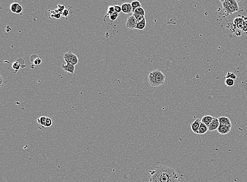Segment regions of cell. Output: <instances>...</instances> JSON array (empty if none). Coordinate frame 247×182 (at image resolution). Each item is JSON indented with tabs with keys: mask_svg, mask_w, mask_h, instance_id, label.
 I'll list each match as a JSON object with an SVG mask.
<instances>
[{
	"mask_svg": "<svg viewBox=\"0 0 247 182\" xmlns=\"http://www.w3.org/2000/svg\"><path fill=\"white\" fill-rule=\"evenodd\" d=\"M149 182H178V174L174 168L167 166H156L149 171Z\"/></svg>",
	"mask_w": 247,
	"mask_h": 182,
	"instance_id": "1",
	"label": "cell"
},
{
	"mask_svg": "<svg viewBox=\"0 0 247 182\" xmlns=\"http://www.w3.org/2000/svg\"><path fill=\"white\" fill-rule=\"evenodd\" d=\"M63 58L66 62H69L74 66L77 65L79 62L78 56L73 53H72L71 52H69L66 53L64 55Z\"/></svg>",
	"mask_w": 247,
	"mask_h": 182,
	"instance_id": "2",
	"label": "cell"
},
{
	"mask_svg": "<svg viewBox=\"0 0 247 182\" xmlns=\"http://www.w3.org/2000/svg\"><path fill=\"white\" fill-rule=\"evenodd\" d=\"M153 71L155 74L157 87H159L164 85L166 78L165 75L159 70H154Z\"/></svg>",
	"mask_w": 247,
	"mask_h": 182,
	"instance_id": "3",
	"label": "cell"
},
{
	"mask_svg": "<svg viewBox=\"0 0 247 182\" xmlns=\"http://www.w3.org/2000/svg\"><path fill=\"white\" fill-rule=\"evenodd\" d=\"M239 10V5L238 2L236 0H232V4L229 8L223 10L224 12L227 15H230L238 12Z\"/></svg>",
	"mask_w": 247,
	"mask_h": 182,
	"instance_id": "4",
	"label": "cell"
},
{
	"mask_svg": "<svg viewBox=\"0 0 247 182\" xmlns=\"http://www.w3.org/2000/svg\"><path fill=\"white\" fill-rule=\"evenodd\" d=\"M138 22L135 18V16L132 15L129 16L127 20L126 23V28H129L131 30H134L137 27Z\"/></svg>",
	"mask_w": 247,
	"mask_h": 182,
	"instance_id": "5",
	"label": "cell"
},
{
	"mask_svg": "<svg viewBox=\"0 0 247 182\" xmlns=\"http://www.w3.org/2000/svg\"><path fill=\"white\" fill-rule=\"evenodd\" d=\"M220 122L219 121L218 118H214V119L210 124L208 127L209 131H214L215 130H217L219 127L220 126Z\"/></svg>",
	"mask_w": 247,
	"mask_h": 182,
	"instance_id": "6",
	"label": "cell"
},
{
	"mask_svg": "<svg viewBox=\"0 0 247 182\" xmlns=\"http://www.w3.org/2000/svg\"><path fill=\"white\" fill-rule=\"evenodd\" d=\"M201 123V120L200 119H197L194 121L191 124V129L193 133L198 134V130L200 127Z\"/></svg>",
	"mask_w": 247,
	"mask_h": 182,
	"instance_id": "7",
	"label": "cell"
},
{
	"mask_svg": "<svg viewBox=\"0 0 247 182\" xmlns=\"http://www.w3.org/2000/svg\"><path fill=\"white\" fill-rule=\"evenodd\" d=\"M231 129V127L225 126V125H223V124H220L217 131L218 132V133H219L220 134L225 135V134L229 133V132H230Z\"/></svg>",
	"mask_w": 247,
	"mask_h": 182,
	"instance_id": "8",
	"label": "cell"
},
{
	"mask_svg": "<svg viewBox=\"0 0 247 182\" xmlns=\"http://www.w3.org/2000/svg\"><path fill=\"white\" fill-rule=\"evenodd\" d=\"M122 12L125 14H130L131 13H133L131 3H123L121 5Z\"/></svg>",
	"mask_w": 247,
	"mask_h": 182,
	"instance_id": "9",
	"label": "cell"
},
{
	"mask_svg": "<svg viewBox=\"0 0 247 182\" xmlns=\"http://www.w3.org/2000/svg\"><path fill=\"white\" fill-rule=\"evenodd\" d=\"M67 65H64L63 64L62 65V68L67 73H70L71 74H73L75 71V66L72 65L69 62H67Z\"/></svg>",
	"mask_w": 247,
	"mask_h": 182,
	"instance_id": "10",
	"label": "cell"
},
{
	"mask_svg": "<svg viewBox=\"0 0 247 182\" xmlns=\"http://www.w3.org/2000/svg\"><path fill=\"white\" fill-rule=\"evenodd\" d=\"M218 119L220 124L230 126L232 127V124L229 118L226 117H220L218 118Z\"/></svg>",
	"mask_w": 247,
	"mask_h": 182,
	"instance_id": "11",
	"label": "cell"
},
{
	"mask_svg": "<svg viewBox=\"0 0 247 182\" xmlns=\"http://www.w3.org/2000/svg\"><path fill=\"white\" fill-rule=\"evenodd\" d=\"M148 82L149 85L152 87H157L156 86V81H155V76L153 71H152L149 74L148 76Z\"/></svg>",
	"mask_w": 247,
	"mask_h": 182,
	"instance_id": "12",
	"label": "cell"
},
{
	"mask_svg": "<svg viewBox=\"0 0 247 182\" xmlns=\"http://www.w3.org/2000/svg\"><path fill=\"white\" fill-rule=\"evenodd\" d=\"M214 118L211 115H206L203 116L202 117L201 120V122L204 124H206V126L209 127L210 125V124L211 123V122L213 121V120L214 119Z\"/></svg>",
	"mask_w": 247,
	"mask_h": 182,
	"instance_id": "13",
	"label": "cell"
},
{
	"mask_svg": "<svg viewBox=\"0 0 247 182\" xmlns=\"http://www.w3.org/2000/svg\"><path fill=\"white\" fill-rule=\"evenodd\" d=\"M208 131H209L208 127L201 122L200 124V127L198 130V134H200V135L204 134L206 133Z\"/></svg>",
	"mask_w": 247,
	"mask_h": 182,
	"instance_id": "14",
	"label": "cell"
},
{
	"mask_svg": "<svg viewBox=\"0 0 247 182\" xmlns=\"http://www.w3.org/2000/svg\"><path fill=\"white\" fill-rule=\"evenodd\" d=\"M145 26H146V20L145 18L140 22L138 23L137 27L135 29L138 30H143L145 28Z\"/></svg>",
	"mask_w": 247,
	"mask_h": 182,
	"instance_id": "15",
	"label": "cell"
},
{
	"mask_svg": "<svg viewBox=\"0 0 247 182\" xmlns=\"http://www.w3.org/2000/svg\"><path fill=\"white\" fill-rule=\"evenodd\" d=\"M222 3L223 7V10L228 8L232 4V0H225V1H220Z\"/></svg>",
	"mask_w": 247,
	"mask_h": 182,
	"instance_id": "16",
	"label": "cell"
},
{
	"mask_svg": "<svg viewBox=\"0 0 247 182\" xmlns=\"http://www.w3.org/2000/svg\"><path fill=\"white\" fill-rule=\"evenodd\" d=\"M47 119V117L42 116V117H41L37 118V123H38L39 124H40L41 126H43V127H45Z\"/></svg>",
	"mask_w": 247,
	"mask_h": 182,
	"instance_id": "17",
	"label": "cell"
},
{
	"mask_svg": "<svg viewBox=\"0 0 247 182\" xmlns=\"http://www.w3.org/2000/svg\"><path fill=\"white\" fill-rule=\"evenodd\" d=\"M133 13H134L135 10L137 8H139L141 7V4L140 2L138 1H134L131 3Z\"/></svg>",
	"mask_w": 247,
	"mask_h": 182,
	"instance_id": "18",
	"label": "cell"
},
{
	"mask_svg": "<svg viewBox=\"0 0 247 182\" xmlns=\"http://www.w3.org/2000/svg\"><path fill=\"white\" fill-rule=\"evenodd\" d=\"M133 14L145 16V10L143 9V8L140 7V8H137V9L135 10V12L133 13Z\"/></svg>",
	"mask_w": 247,
	"mask_h": 182,
	"instance_id": "19",
	"label": "cell"
},
{
	"mask_svg": "<svg viewBox=\"0 0 247 182\" xmlns=\"http://www.w3.org/2000/svg\"><path fill=\"white\" fill-rule=\"evenodd\" d=\"M225 85L228 87H232L235 85V80L231 78H226L225 80Z\"/></svg>",
	"mask_w": 247,
	"mask_h": 182,
	"instance_id": "20",
	"label": "cell"
},
{
	"mask_svg": "<svg viewBox=\"0 0 247 182\" xmlns=\"http://www.w3.org/2000/svg\"><path fill=\"white\" fill-rule=\"evenodd\" d=\"M19 5H20V4L18 3H13L11 4L10 10L12 11V12L16 13L17 9L18 8Z\"/></svg>",
	"mask_w": 247,
	"mask_h": 182,
	"instance_id": "21",
	"label": "cell"
},
{
	"mask_svg": "<svg viewBox=\"0 0 247 182\" xmlns=\"http://www.w3.org/2000/svg\"><path fill=\"white\" fill-rule=\"evenodd\" d=\"M13 69H15V71H18L19 69H20L21 65L20 63H18V61H15L13 63L12 65Z\"/></svg>",
	"mask_w": 247,
	"mask_h": 182,
	"instance_id": "22",
	"label": "cell"
},
{
	"mask_svg": "<svg viewBox=\"0 0 247 182\" xmlns=\"http://www.w3.org/2000/svg\"><path fill=\"white\" fill-rule=\"evenodd\" d=\"M133 15L135 16V18L137 20L138 23L140 22L142 20H143L145 18V16H143V15H135V14H133Z\"/></svg>",
	"mask_w": 247,
	"mask_h": 182,
	"instance_id": "23",
	"label": "cell"
},
{
	"mask_svg": "<svg viewBox=\"0 0 247 182\" xmlns=\"http://www.w3.org/2000/svg\"><path fill=\"white\" fill-rule=\"evenodd\" d=\"M225 78H226H226H231V79H233V80H236V79H237V77H236V76L235 74L230 73V72H228V73L227 75H226V76L225 77Z\"/></svg>",
	"mask_w": 247,
	"mask_h": 182,
	"instance_id": "24",
	"label": "cell"
},
{
	"mask_svg": "<svg viewBox=\"0 0 247 182\" xmlns=\"http://www.w3.org/2000/svg\"><path fill=\"white\" fill-rule=\"evenodd\" d=\"M118 16V13L115 12L113 13L112 14H111L110 15H109V18L112 21H115L117 19Z\"/></svg>",
	"mask_w": 247,
	"mask_h": 182,
	"instance_id": "25",
	"label": "cell"
},
{
	"mask_svg": "<svg viewBox=\"0 0 247 182\" xmlns=\"http://www.w3.org/2000/svg\"><path fill=\"white\" fill-rule=\"evenodd\" d=\"M53 124L52 120L51 118L49 117H47V122H46V124H45V127H50Z\"/></svg>",
	"mask_w": 247,
	"mask_h": 182,
	"instance_id": "26",
	"label": "cell"
},
{
	"mask_svg": "<svg viewBox=\"0 0 247 182\" xmlns=\"http://www.w3.org/2000/svg\"><path fill=\"white\" fill-rule=\"evenodd\" d=\"M115 12V6H110L108 8V14L110 15L111 14H112L113 13Z\"/></svg>",
	"mask_w": 247,
	"mask_h": 182,
	"instance_id": "27",
	"label": "cell"
},
{
	"mask_svg": "<svg viewBox=\"0 0 247 182\" xmlns=\"http://www.w3.org/2000/svg\"><path fill=\"white\" fill-rule=\"evenodd\" d=\"M115 12L118 13V14H120V13L122 12V8L121 6H119V5H115Z\"/></svg>",
	"mask_w": 247,
	"mask_h": 182,
	"instance_id": "28",
	"label": "cell"
},
{
	"mask_svg": "<svg viewBox=\"0 0 247 182\" xmlns=\"http://www.w3.org/2000/svg\"><path fill=\"white\" fill-rule=\"evenodd\" d=\"M70 9H71V8H70L69 10L65 9V10L63 11V12L62 13V16H63L64 17H67L68 15H69V11L70 10Z\"/></svg>",
	"mask_w": 247,
	"mask_h": 182,
	"instance_id": "29",
	"label": "cell"
},
{
	"mask_svg": "<svg viewBox=\"0 0 247 182\" xmlns=\"http://www.w3.org/2000/svg\"><path fill=\"white\" fill-rule=\"evenodd\" d=\"M33 64L35 65H40L42 63V61L40 58H37L33 61Z\"/></svg>",
	"mask_w": 247,
	"mask_h": 182,
	"instance_id": "30",
	"label": "cell"
},
{
	"mask_svg": "<svg viewBox=\"0 0 247 182\" xmlns=\"http://www.w3.org/2000/svg\"><path fill=\"white\" fill-rule=\"evenodd\" d=\"M51 16V17H54V18H57V19H59V18H61V13H56L55 14H54V15H52Z\"/></svg>",
	"mask_w": 247,
	"mask_h": 182,
	"instance_id": "31",
	"label": "cell"
},
{
	"mask_svg": "<svg viewBox=\"0 0 247 182\" xmlns=\"http://www.w3.org/2000/svg\"><path fill=\"white\" fill-rule=\"evenodd\" d=\"M22 6L20 5L18 7V9H17V12H16V13H17V14H21V13L22 12Z\"/></svg>",
	"mask_w": 247,
	"mask_h": 182,
	"instance_id": "32",
	"label": "cell"
},
{
	"mask_svg": "<svg viewBox=\"0 0 247 182\" xmlns=\"http://www.w3.org/2000/svg\"><path fill=\"white\" fill-rule=\"evenodd\" d=\"M0 78H1V83H0V85L1 87L2 86V83H3V78H2V75L0 76Z\"/></svg>",
	"mask_w": 247,
	"mask_h": 182,
	"instance_id": "33",
	"label": "cell"
}]
</instances>
